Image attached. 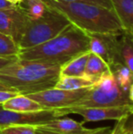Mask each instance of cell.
Masks as SVG:
<instances>
[{"label": "cell", "instance_id": "obj_1", "mask_svg": "<svg viewBox=\"0 0 133 134\" xmlns=\"http://www.w3.org/2000/svg\"><path fill=\"white\" fill-rule=\"evenodd\" d=\"M60 65L18 58L0 69V82L20 94L54 88L60 76Z\"/></svg>", "mask_w": 133, "mask_h": 134}, {"label": "cell", "instance_id": "obj_2", "mask_svg": "<svg viewBox=\"0 0 133 134\" xmlns=\"http://www.w3.org/2000/svg\"><path fill=\"white\" fill-rule=\"evenodd\" d=\"M89 34L70 24L53 38L33 48L20 49L18 58L62 66L75 57L89 51Z\"/></svg>", "mask_w": 133, "mask_h": 134}, {"label": "cell", "instance_id": "obj_3", "mask_svg": "<svg viewBox=\"0 0 133 134\" xmlns=\"http://www.w3.org/2000/svg\"><path fill=\"white\" fill-rule=\"evenodd\" d=\"M47 7L63 14L71 24L88 34L124 31L112 9L83 2L42 0Z\"/></svg>", "mask_w": 133, "mask_h": 134}, {"label": "cell", "instance_id": "obj_4", "mask_svg": "<svg viewBox=\"0 0 133 134\" xmlns=\"http://www.w3.org/2000/svg\"><path fill=\"white\" fill-rule=\"evenodd\" d=\"M132 100L133 97L119 86L109 70L99 79L87 93L71 107H118L132 105Z\"/></svg>", "mask_w": 133, "mask_h": 134}, {"label": "cell", "instance_id": "obj_5", "mask_svg": "<svg viewBox=\"0 0 133 134\" xmlns=\"http://www.w3.org/2000/svg\"><path fill=\"white\" fill-rule=\"evenodd\" d=\"M70 24L64 15L48 7L38 19L28 20L18 47L20 49H26L42 44L56 37Z\"/></svg>", "mask_w": 133, "mask_h": 134}, {"label": "cell", "instance_id": "obj_6", "mask_svg": "<svg viewBox=\"0 0 133 134\" xmlns=\"http://www.w3.org/2000/svg\"><path fill=\"white\" fill-rule=\"evenodd\" d=\"M59 117L67 114H78L84 119L85 122H95L100 120H119L130 117L133 113L132 105L118 107H70L57 109Z\"/></svg>", "mask_w": 133, "mask_h": 134}, {"label": "cell", "instance_id": "obj_7", "mask_svg": "<svg viewBox=\"0 0 133 134\" xmlns=\"http://www.w3.org/2000/svg\"><path fill=\"white\" fill-rule=\"evenodd\" d=\"M89 88L73 90L51 88L27 96L39 103L44 109H60L74 105L87 93Z\"/></svg>", "mask_w": 133, "mask_h": 134}, {"label": "cell", "instance_id": "obj_8", "mask_svg": "<svg viewBox=\"0 0 133 134\" xmlns=\"http://www.w3.org/2000/svg\"><path fill=\"white\" fill-rule=\"evenodd\" d=\"M59 117L57 109L20 112L5 109L0 104V129L10 125L38 126Z\"/></svg>", "mask_w": 133, "mask_h": 134}, {"label": "cell", "instance_id": "obj_9", "mask_svg": "<svg viewBox=\"0 0 133 134\" xmlns=\"http://www.w3.org/2000/svg\"><path fill=\"white\" fill-rule=\"evenodd\" d=\"M28 16L20 5L0 10V32L8 35L18 45L28 23Z\"/></svg>", "mask_w": 133, "mask_h": 134}, {"label": "cell", "instance_id": "obj_10", "mask_svg": "<svg viewBox=\"0 0 133 134\" xmlns=\"http://www.w3.org/2000/svg\"><path fill=\"white\" fill-rule=\"evenodd\" d=\"M37 127L59 134H84L90 130L84 127L83 123L78 122L73 119L62 117L55 118Z\"/></svg>", "mask_w": 133, "mask_h": 134}, {"label": "cell", "instance_id": "obj_11", "mask_svg": "<svg viewBox=\"0 0 133 134\" xmlns=\"http://www.w3.org/2000/svg\"><path fill=\"white\" fill-rule=\"evenodd\" d=\"M112 10L117 16L123 30L132 35L133 30V0H109Z\"/></svg>", "mask_w": 133, "mask_h": 134}, {"label": "cell", "instance_id": "obj_12", "mask_svg": "<svg viewBox=\"0 0 133 134\" xmlns=\"http://www.w3.org/2000/svg\"><path fill=\"white\" fill-rule=\"evenodd\" d=\"M1 105L5 109L20 111V112H31V111H39L44 109V108L39 103L24 94H18L5 100Z\"/></svg>", "mask_w": 133, "mask_h": 134}, {"label": "cell", "instance_id": "obj_13", "mask_svg": "<svg viewBox=\"0 0 133 134\" xmlns=\"http://www.w3.org/2000/svg\"><path fill=\"white\" fill-rule=\"evenodd\" d=\"M110 70L108 64L98 55L89 52L88 61L86 64L84 77L92 82H96L105 73Z\"/></svg>", "mask_w": 133, "mask_h": 134}, {"label": "cell", "instance_id": "obj_14", "mask_svg": "<svg viewBox=\"0 0 133 134\" xmlns=\"http://www.w3.org/2000/svg\"><path fill=\"white\" fill-rule=\"evenodd\" d=\"M89 55V51H87L75 57L74 58L62 65L60 68V76L84 77Z\"/></svg>", "mask_w": 133, "mask_h": 134}, {"label": "cell", "instance_id": "obj_15", "mask_svg": "<svg viewBox=\"0 0 133 134\" xmlns=\"http://www.w3.org/2000/svg\"><path fill=\"white\" fill-rule=\"evenodd\" d=\"M110 71L114 75L117 83L124 91L128 92L132 97V72L128 67L121 63L109 65Z\"/></svg>", "mask_w": 133, "mask_h": 134}, {"label": "cell", "instance_id": "obj_16", "mask_svg": "<svg viewBox=\"0 0 133 134\" xmlns=\"http://www.w3.org/2000/svg\"><path fill=\"white\" fill-rule=\"evenodd\" d=\"M119 61L128 67L133 71V48L132 35L123 32L121 35L120 43L119 48Z\"/></svg>", "mask_w": 133, "mask_h": 134}, {"label": "cell", "instance_id": "obj_17", "mask_svg": "<svg viewBox=\"0 0 133 134\" xmlns=\"http://www.w3.org/2000/svg\"><path fill=\"white\" fill-rule=\"evenodd\" d=\"M94 84L90 80L85 77H73V76H59V80L56 83V88L60 90H79V88H89Z\"/></svg>", "mask_w": 133, "mask_h": 134}, {"label": "cell", "instance_id": "obj_18", "mask_svg": "<svg viewBox=\"0 0 133 134\" xmlns=\"http://www.w3.org/2000/svg\"><path fill=\"white\" fill-rule=\"evenodd\" d=\"M19 5L31 20L38 19L48 7L42 0H23Z\"/></svg>", "mask_w": 133, "mask_h": 134}, {"label": "cell", "instance_id": "obj_19", "mask_svg": "<svg viewBox=\"0 0 133 134\" xmlns=\"http://www.w3.org/2000/svg\"><path fill=\"white\" fill-rule=\"evenodd\" d=\"M19 47L8 35L0 32V57H18Z\"/></svg>", "mask_w": 133, "mask_h": 134}, {"label": "cell", "instance_id": "obj_20", "mask_svg": "<svg viewBox=\"0 0 133 134\" xmlns=\"http://www.w3.org/2000/svg\"><path fill=\"white\" fill-rule=\"evenodd\" d=\"M34 125H10L0 129L3 134H35Z\"/></svg>", "mask_w": 133, "mask_h": 134}, {"label": "cell", "instance_id": "obj_21", "mask_svg": "<svg viewBox=\"0 0 133 134\" xmlns=\"http://www.w3.org/2000/svg\"><path fill=\"white\" fill-rule=\"evenodd\" d=\"M130 117L117 120V124L115 125V127L112 128L111 134H132L131 126L130 125L129 127L127 126V122H128L129 119H130Z\"/></svg>", "mask_w": 133, "mask_h": 134}, {"label": "cell", "instance_id": "obj_22", "mask_svg": "<svg viewBox=\"0 0 133 134\" xmlns=\"http://www.w3.org/2000/svg\"><path fill=\"white\" fill-rule=\"evenodd\" d=\"M57 1L62 2H83V3L93 4V5H101L103 7H106L108 9H112L111 3L109 0H57Z\"/></svg>", "mask_w": 133, "mask_h": 134}, {"label": "cell", "instance_id": "obj_23", "mask_svg": "<svg viewBox=\"0 0 133 134\" xmlns=\"http://www.w3.org/2000/svg\"><path fill=\"white\" fill-rule=\"evenodd\" d=\"M111 132H112V128L110 126H107V127L90 129L88 132L84 134H111Z\"/></svg>", "mask_w": 133, "mask_h": 134}, {"label": "cell", "instance_id": "obj_24", "mask_svg": "<svg viewBox=\"0 0 133 134\" xmlns=\"http://www.w3.org/2000/svg\"><path fill=\"white\" fill-rule=\"evenodd\" d=\"M20 94L18 91H11V90H0V104H2L3 102H5V100H7L10 98L14 97V96Z\"/></svg>", "mask_w": 133, "mask_h": 134}, {"label": "cell", "instance_id": "obj_25", "mask_svg": "<svg viewBox=\"0 0 133 134\" xmlns=\"http://www.w3.org/2000/svg\"><path fill=\"white\" fill-rule=\"evenodd\" d=\"M18 57H0V69L5 68V66L13 63L18 59Z\"/></svg>", "mask_w": 133, "mask_h": 134}, {"label": "cell", "instance_id": "obj_26", "mask_svg": "<svg viewBox=\"0 0 133 134\" xmlns=\"http://www.w3.org/2000/svg\"><path fill=\"white\" fill-rule=\"evenodd\" d=\"M19 5V4H18ZM16 4H13L11 2L7 1V0H0V10H4V9H11L16 7Z\"/></svg>", "mask_w": 133, "mask_h": 134}, {"label": "cell", "instance_id": "obj_27", "mask_svg": "<svg viewBox=\"0 0 133 134\" xmlns=\"http://www.w3.org/2000/svg\"><path fill=\"white\" fill-rule=\"evenodd\" d=\"M35 134H59V133L53 132V131H48V130L42 129V128H39V127H37V126H36Z\"/></svg>", "mask_w": 133, "mask_h": 134}, {"label": "cell", "instance_id": "obj_28", "mask_svg": "<svg viewBox=\"0 0 133 134\" xmlns=\"http://www.w3.org/2000/svg\"><path fill=\"white\" fill-rule=\"evenodd\" d=\"M0 90H11V91H16V90H12V88H8V87L5 86V85L2 84L1 82H0Z\"/></svg>", "mask_w": 133, "mask_h": 134}, {"label": "cell", "instance_id": "obj_29", "mask_svg": "<svg viewBox=\"0 0 133 134\" xmlns=\"http://www.w3.org/2000/svg\"><path fill=\"white\" fill-rule=\"evenodd\" d=\"M7 1L11 2V3H13V4H16V5L19 4V0H7Z\"/></svg>", "mask_w": 133, "mask_h": 134}, {"label": "cell", "instance_id": "obj_30", "mask_svg": "<svg viewBox=\"0 0 133 134\" xmlns=\"http://www.w3.org/2000/svg\"><path fill=\"white\" fill-rule=\"evenodd\" d=\"M22 1H23V0H19V4H20V3H21V2H22Z\"/></svg>", "mask_w": 133, "mask_h": 134}, {"label": "cell", "instance_id": "obj_31", "mask_svg": "<svg viewBox=\"0 0 133 134\" xmlns=\"http://www.w3.org/2000/svg\"><path fill=\"white\" fill-rule=\"evenodd\" d=\"M0 134H3V133H2V132H1V131H0Z\"/></svg>", "mask_w": 133, "mask_h": 134}]
</instances>
